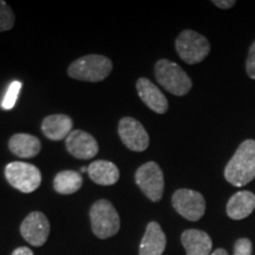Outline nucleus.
Masks as SVG:
<instances>
[{"label":"nucleus","mask_w":255,"mask_h":255,"mask_svg":"<svg viewBox=\"0 0 255 255\" xmlns=\"http://www.w3.org/2000/svg\"><path fill=\"white\" fill-rule=\"evenodd\" d=\"M113 62L102 55H88L73 60L68 73L76 81L98 83L104 81L113 71Z\"/></svg>","instance_id":"nucleus-2"},{"label":"nucleus","mask_w":255,"mask_h":255,"mask_svg":"<svg viewBox=\"0 0 255 255\" xmlns=\"http://www.w3.org/2000/svg\"><path fill=\"white\" fill-rule=\"evenodd\" d=\"M175 47L180 58L187 64L201 63L209 55V41L202 34L193 30H184L175 41Z\"/></svg>","instance_id":"nucleus-5"},{"label":"nucleus","mask_w":255,"mask_h":255,"mask_svg":"<svg viewBox=\"0 0 255 255\" xmlns=\"http://www.w3.org/2000/svg\"><path fill=\"white\" fill-rule=\"evenodd\" d=\"M255 209V195L251 191H239L227 203V215L233 220H242L250 216Z\"/></svg>","instance_id":"nucleus-18"},{"label":"nucleus","mask_w":255,"mask_h":255,"mask_svg":"<svg viewBox=\"0 0 255 255\" xmlns=\"http://www.w3.org/2000/svg\"><path fill=\"white\" fill-rule=\"evenodd\" d=\"M83 177L78 171L63 170L56 175L53 180V189L62 195H70L81 189Z\"/></svg>","instance_id":"nucleus-19"},{"label":"nucleus","mask_w":255,"mask_h":255,"mask_svg":"<svg viewBox=\"0 0 255 255\" xmlns=\"http://www.w3.org/2000/svg\"><path fill=\"white\" fill-rule=\"evenodd\" d=\"M21 237L34 247L45 244L50 235V222L41 212H32L20 225Z\"/></svg>","instance_id":"nucleus-10"},{"label":"nucleus","mask_w":255,"mask_h":255,"mask_svg":"<svg viewBox=\"0 0 255 255\" xmlns=\"http://www.w3.org/2000/svg\"><path fill=\"white\" fill-rule=\"evenodd\" d=\"M15 17L13 11L5 1L0 0V32L9 31L14 26Z\"/></svg>","instance_id":"nucleus-20"},{"label":"nucleus","mask_w":255,"mask_h":255,"mask_svg":"<svg viewBox=\"0 0 255 255\" xmlns=\"http://www.w3.org/2000/svg\"><path fill=\"white\" fill-rule=\"evenodd\" d=\"M155 77L165 90L175 96L187 95L193 87L187 72L178 64L168 59H159L155 64Z\"/></svg>","instance_id":"nucleus-3"},{"label":"nucleus","mask_w":255,"mask_h":255,"mask_svg":"<svg viewBox=\"0 0 255 255\" xmlns=\"http://www.w3.org/2000/svg\"><path fill=\"white\" fill-rule=\"evenodd\" d=\"M65 146L69 154L78 159H91L98 154V142L91 133L84 130H72L66 137Z\"/></svg>","instance_id":"nucleus-11"},{"label":"nucleus","mask_w":255,"mask_h":255,"mask_svg":"<svg viewBox=\"0 0 255 255\" xmlns=\"http://www.w3.org/2000/svg\"><path fill=\"white\" fill-rule=\"evenodd\" d=\"M73 121L68 115L53 114L41 122V131L51 141H62L72 132Z\"/></svg>","instance_id":"nucleus-13"},{"label":"nucleus","mask_w":255,"mask_h":255,"mask_svg":"<svg viewBox=\"0 0 255 255\" xmlns=\"http://www.w3.org/2000/svg\"><path fill=\"white\" fill-rule=\"evenodd\" d=\"M8 149L12 154L20 158H32L41 150L39 138L30 133H15L9 138Z\"/></svg>","instance_id":"nucleus-17"},{"label":"nucleus","mask_w":255,"mask_h":255,"mask_svg":"<svg viewBox=\"0 0 255 255\" xmlns=\"http://www.w3.org/2000/svg\"><path fill=\"white\" fill-rule=\"evenodd\" d=\"M225 178L235 187H242L255 178V141L246 139L226 165Z\"/></svg>","instance_id":"nucleus-1"},{"label":"nucleus","mask_w":255,"mask_h":255,"mask_svg":"<svg viewBox=\"0 0 255 255\" xmlns=\"http://www.w3.org/2000/svg\"><path fill=\"white\" fill-rule=\"evenodd\" d=\"M210 255H228V253L225 250H222V248H219V250L214 251Z\"/></svg>","instance_id":"nucleus-26"},{"label":"nucleus","mask_w":255,"mask_h":255,"mask_svg":"<svg viewBox=\"0 0 255 255\" xmlns=\"http://www.w3.org/2000/svg\"><path fill=\"white\" fill-rule=\"evenodd\" d=\"M5 177L15 189L24 194L33 193L41 184V173L36 165L11 162L5 167Z\"/></svg>","instance_id":"nucleus-6"},{"label":"nucleus","mask_w":255,"mask_h":255,"mask_svg":"<svg viewBox=\"0 0 255 255\" xmlns=\"http://www.w3.org/2000/svg\"><path fill=\"white\" fill-rule=\"evenodd\" d=\"M187 255H210L213 253V241L206 232L199 229H188L181 235Z\"/></svg>","instance_id":"nucleus-15"},{"label":"nucleus","mask_w":255,"mask_h":255,"mask_svg":"<svg viewBox=\"0 0 255 255\" xmlns=\"http://www.w3.org/2000/svg\"><path fill=\"white\" fill-rule=\"evenodd\" d=\"M253 245L250 239H239L234 245V255H252Z\"/></svg>","instance_id":"nucleus-22"},{"label":"nucleus","mask_w":255,"mask_h":255,"mask_svg":"<svg viewBox=\"0 0 255 255\" xmlns=\"http://www.w3.org/2000/svg\"><path fill=\"white\" fill-rule=\"evenodd\" d=\"M135 181L142 193L152 202L161 201L164 193L163 171L156 162H146L135 173Z\"/></svg>","instance_id":"nucleus-7"},{"label":"nucleus","mask_w":255,"mask_h":255,"mask_svg":"<svg viewBox=\"0 0 255 255\" xmlns=\"http://www.w3.org/2000/svg\"><path fill=\"white\" fill-rule=\"evenodd\" d=\"M167 246V238L161 226L152 221L148 223L139 245V255H162Z\"/></svg>","instance_id":"nucleus-14"},{"label":"nucleus","mask_w":255,"mask_h":255,"mask_svg":"<svg viewBox=\"0 0 255 255\" xmlns=\"http://www.w3.org/2000/svg\"><path fill=\"white\" fill-rule=\"evenodd\" d=\"M20 89H21L20 82L14 81L9 84L7 92H6L4 100H2V103H1L2 110H11L12 108L14 107L15 103H17V98H18Z\"/></svg>","instance_id":"nucleus-21"},{"label":"nucleus","mask_w":255,"mask_h":255,"mask_svg":"<svg viewBox=\"0 0 255 255\" xmlns=\"http://www.w3.org/2000/svg\"><path fill=\"white\" fill-rule=\"evenodd\" d=\"M174 209L189 221H199L205 215L206 200L199 191L191 189H178L171 197Z\"/></svg>","instance_id":"nucleus-8"},{"label":"nucleus","mask_w":255,"mask_h":255,"mask_svg":"<svg viewBox=\"0 0 255 255\" xmlns=\"http://www.w3.org/2000/svg\"><path fill=\"white\" fill-rule=\"evenodd\" d=\"M246 70H247L248 76H250L251 78L255 79V41L252 44V46L250 49V53H248Z\"/></svg>","instance_id":"nucleus-23"},{"label":"nucleus","mask_w":255,"mask_h":255,"mask_svg":"<svg viewBox=\"0 0 255 255\" xmlns=\"http://www.w3.org/2000/svg\"><path fill=\"white\" fill-rule=\"evenodd\" d=\"M12 255H33V252L27 247H18L17 250L13 251Z\"/></svg>","instance_id":"nucleus-25"},{"label":"nucleus","mask_w":255,"mask_h":255,"mask_svg":"<svg viewBox=\"0 0 255 255\" xmlns=\"http://www.w3.org/2000/svg\"><path fill=\"white\" fill-rule=\"evenodd\" d=\"M119 135L128 149L137 152L146 150L150 142L145 128L133 117H123L120 121Z\"/></svg>","instance_id":"nucleus-9"},{"label":"nucleus","mask_w":255,"mask_h":255,"mask_svg":"<svg viewBox=\"0 0 255 255\" xmlns=\"http://www.w3.org/2000/svg\"><path fill=\"white\" fill-rule=\"evenodd\" d=\"M136 90L139 98L149 109L157 114L167 113L169 108L168 100L165 98L163 92L159 90L151 81L144 77L138 78V81L136 82Z\"/></svg>","instance_id":"nucleus-12"},{"label":"nucleus","mask_w":255,"mask_h":255,"mask_svg":"<svg viewBox=\"0 0 255 255\" xmlns=\"http://www.w3.org/2000/svg\"><path fill=\"white\" fill-rule=\"evenodd\" d=\"M216 7L219 8H223V9H227V8H232L233 6L235 5L234 0H214L213 1Z\"/></svg>","instance_id":"nucleus-24"},{"label":"nucleus","mask_w":255,"mask_h":255,"mask_svg":"<svg viewBox=\"0 0 255 255\" xmlns=\"http://www.w3.org/2000/svg\"><path fill=\"white\" fill-rule=\"evenodd\" d=\"M81 173H88V167H82Z\"/></svg>","instance_id":"nucleus-27"},{"label":"nucleus","mask_w":255,"mask_h":255,"mask_svg":"<svg viewBox=\"0 0 255 255\" xmlns=\"http://www.w3.org/2000/svg\"><path fill=\"white\" fill-rule=\"evenodd\" d=\"M90 221L92 232L98 239L111 238L120 232V215L113 203L108 200H98L92 205Z\"/></svg>","instance_id":"nucleus-4"},{"label":"nucleus","mask_w":255,"mask_h":255,"mask_svg":"<svg viewBox=\"0 0 255 255\" xmlns=\"http://www.w3.org/2000/svg\"><path fill=\"white\" fill-rule=\"evenodd\" d=\"M88 175L92 182L100 186H114L120 180V170L117 165L105 159L92 162L88 167Z\"/></svg>","instance_id":"nucleus-16"}]
</instances>
